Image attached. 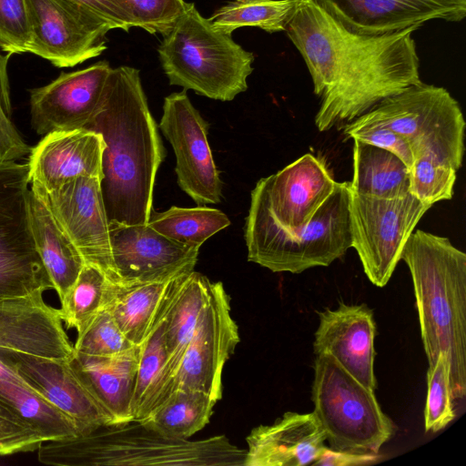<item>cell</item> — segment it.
Here are the masks:
<instances>
[{
  "mask_svg": "<svg viewBox=\"0 0 466 466\" xmlns=\"http://www.w3.org/2000/svg\"><path fill=\"white\" fill-rule=\"evenodd\" d=\"M447 356L441 353L427 372V396L424 409L426 431L437 432L455 418Z\"/></svg>",
  "mask_w": 466,
  "mask_h": 466,
  "instance_id": "d590c367",
  "label": "cell"
},
{
  "mask_svg": "<svg viewBox=\"0 0 466 466\" xmlns=\"http://www.w3.org/2000/svg\"><path fill=\"white\" fill-rule=\"evenodd\" d=\"M147 225L169 239L200 248L207 239L228 227L230 220L217 208L172 206L164 212L152 209Z\"/></svg>",
  "mask_w": 466,
  "mask_h": 466,
  "instance_id": "1f68e13d",
  "label": "cell"
},
{
  "mask_svg": "<svg viewBox=\"0 0 466 466\" xmlns=\"http://www.w3.org/2000/svg\"><path fill=\"white\" fill-rule=\"evenodd\" d=\"M230 311L229 297L223 284L211 282L176 374L174 390H199L217 401L222 398L223 369L239 342L238 328Z\"/></svg>",
  "mask_w": 466,
  "mask_h": 466,
  "instance_id": "5bb4252c",
  "label": "cell"
},
{
  "mask_svg": "<svg viewBox=\"0 0 466 466\" xmlns=\"http://www.w3.org/2000/svg\"><path fill=\"white\" fill-rule=\"evenodd\" d=\"M174 391V377L160 323L140 345L138 367L132 400V420H143L155 411Z\"/></svg>",
  "mask_w": 466,
  "mask_h": 466,
  "instance_id": "83f0119b",
  "label": "cell"
},
{
  "mask_svg": "<svg viewBox=\"0 0 466 466\" xmlns=\"http://www.w3.org/2000/svg\"><path fill=\"white\" fill-rule=\"evenodd\" d=\"M217 402L202 391L177 389L140 421L167 437L187 440L208 423Z\"/></svg>",
  "mask_w": 466,
  "mask_h": 466,
  "instance_id": "4dcf8cb0",
  "label": "cell"
},
{
  "mask_svg": "<svg viewBox=\"0 0 466 466\" xmlns=\"http://www.w3.org/2000/svg\"><path fill=\"white\" fill-rule=\"evenodd\" d=\"M401 259L410 272L429 367L445 354L453 400H461L466 394V254L448 238L417 229Z\"/></svg>",
  "mask_w": 466,
  "mask_h": 466,
  "instance_id": "3957f363",
  "label": "cell"
},
{
  "mask_svg": "<svg viewBox=\"0 0 466 466\" xmlns=\"http://www.w3.org/2000/svg\"><path fill=\"white\" fill-rule=\"evenodd\" d=\"M128 15L132 26L167 35L183 13L184 0H114Z\"/></svg>",
  "mask_w": 466,
  "mask_h": 466,
  "instance_id": "74e56055",
  "label": "cell"
},
{
  "mask_svg": "<svg viewBox=\"0 0 466 466\" xmlns=\"http://www.w3.org/2000/svg\"><path fill=\"white\" fill-rule=\"evenodd\" d=\"M29 25L25 0H0V47L11 55L28 53Z\"/></svg>",
  "mask_w": 466,
  "mask_h": 466,
  "instance_id": "60d3db41",
  "label": "cell"
},
{
  "mask_svg": "<svg viewBox=\"0 0 466 466\" xmlns=\"http://www.w3.org/2000/svg\"><path fill=\"white\" fill-rule=\"evenodd\" d=\"M246 441L244 466H304L319 456L326 435L313 411H288L270 425L254 428Z\"/></svg>",
  "mask_w": 466,
  "mask_h": 466,
  "instance_id": "603a6c76",
  "label": "cell"
},
{
  "mask_svg": "<svg viewBox=\"0 0 466 466\" xmlns=\"http://www.w3.org/2000/svg\"><path fill=\"white\" fill-rule=\"evenodd\" d=\"M170 282L115 285L106 309L133 345L140 346L153 329Z\"/></svg>",
  "mask_w": 466,
  "mask_h": 466,
  "instance_id": "f546056e",
  "label": "cell"
},
{
  "mask_svg": "<svg viewBox=\"0 0 466 466\" xmlns=\"http://www.w3.org/2000/svg\"><path fill=\"white\" fill-rule=\"evenodd\" d=\"M347 137L386 149L396 155L410 168L413 155L407 140L385 124L360 116L343 126Z\"/></svg>",
  "mask_w": 466,
  "mask_h": 466,
  "instance_id": "f35d334b",
  "label": "cell"
},
{
  "mask_svg": "<svg viewBox=\"0 0 466 466\" xmlns=\"http://www.w3.org/2000/svg\"><path fill=\"white\" fill-rule=\"evenodd\" d=\"M314 353L329 354L353 378L370 390L377 389L374 373L376 324L366 304L349 305L318 311Z\"/></svg>",
  "mask_w": 466,
  "mask_h": 466,
  "instance_id": "ffe728a7",
  "label": "cell"
},
{
  "mask_svg": "<svg viewBox=\"0 0 466 466\" xmlns=\"http://www.w3.org/2000/svg\"><path fill=\"white\" fill-rule=\"evenodd\" d=\"M37 451L40 462L56 466H240L246 453L224 435L198 441L169 438L135 420L46 441Z\"/></svg>",
  "mask_w": 466,
  "mask_h": 466,
  "instance_id": "277c9868",
  "label": "cell"
},
{
  "mask_svg": "<svg viewBox=\"0 0 466 466\" xmlns=\"http://www.w3.org/2000/svg\"><path fill=\"white\" fill-rule=\"evenodd\" d=\"M112 67L107 61L70 73L30 90L31 126L45 136L85 128L100 106Z\"/></svg>",
  "mask_w": 466,
  "mask_h": 466,
  "instance_id": "ac0fdd59",
  "label": "cell"
},
{
  "mask_svg": "<svg viewBox=\"0 0 466 466\" xmlns=\"http://www.w3.org/2000/svg\"><path fill=\"white\" fill-rule=\"evenodd\" d=\"M420 26L376 35L345 28L314 0H300L286 29L320 98L314 122L328 131L380 101L421 82L412 33Z\"/></svg>",
  "mask_w": 466,
  "mask_h": 466,
  "instance_id": "6da1fadb",
  "label": "cell"
},
{
  "mask_svg": "<svg viewBox=\"0 0 466 466\" xmlns=\"http://www.w3.org/2000/svg\"><path fill=\"white\" fill-rule=\"evenodd\" d=\"M336 184L326 162L307 153L257 182L250 194L245 226L299 231L331 195Z\"/></svg>",
  "mask_w": 466,
  "mask_h": 466,
  "instance_id": "8fae6325",
  "label": "cell"
},
{
  "mask_svg": "<svg viewBox=\"0 0 466 466\" xmlns=\"http://www.w3.org/2000/svg\"><path fill=\"white\" fill-rule=\"evenodd\" d=\"M157 52L170 85L215 100L231 101L245 92L253 71L254 55L216 29L194 3H186Z\"/></svg>",
  "mask_w": 466,
  "mask_h": 466,
  "instance_id": "5b68a950",
  "label": "cell"
},
{
  "mask_svg": "<svg viewBox=\"0 0 466 466\" xmlns=\"http://www.w3.org/2000/svg\"><path fill=\"white\" fill-rule=\"evenodd\" d=\"M456 174L453 167L438 158L429 156L418 157L410 168L409 193L431 206L450 200L454 194Z\"/></svg>",
  "mask_w": 466,
  "mask_h": 466,
  "instance_id": "e575fe53",
  "label": "cell"
},
{
  "mask_svg": "<svg viewBox=\"0 0 466 466\" xmlns=\"http://www.w3.org/2000/svg\"><path fill=\"white\" fill-rule=\"evenodd\" d=\"M28 217L36 250L62 302L75 284L85 261L46 204L31 188Z\"/></svg>",
  "mask_w": 466,
  "mask_h": 466,
  "instance_id": "484cf974",
  "label": "cell"
},
{
  "mask_svg": "<svg viewBox=\"0 0 466 466\" xmlns=\"http://www.w3.org/2000/svg\"><path fill=\"white\" fill-rule=\"evenodd\" d=\"M106 20L114 29L128 31L132 27L128 15L114 0H69Z\"/></svg>",
  "mask_w": 466,
  "mask_h": 466,
  "instance_id": "7bdbcfd3",
  "label": "cell"
},
{
  "mask_svg": "<svg viewBox=\"0 0 466 466\" xmlns=\"http://www.w3.org/2000/svg\"><path fill=\"white\" fill-rule=\"evenodd\" d=\"M31 189L46 204L85 264L98 268L107 278L111 266L109 221L100 179L80 177L51 191L31 183Z\"/></svg>",
  "mask_w": 466,
  "mask_h": 466,
  "instance_id": "2e32d148",
  "label": "cell"
},
{
  "mask_svg": "<svg viewBox=\"0 0 466 466\" xmlns=\"http://www.w3.org/2000/svg\"><path fill=\"white\" fill-rule=\"evenodd\" d=\"M11 56L0 47V162L17 161L29 155L32 148L10 119L12 106L7 64Z\"/></svg>",
  "mask_w": 466,
  "mask_h": 466,
  "instance_id": "ab89813d",
  "label": "cell"
},
{
  "mask_svg": "<svg viewBox=\"0 0 466 466\" xmlns=\"http://www.w3.org/2000/svg\"><path fill=\"white\" fill-rule=\"evenodd\" d=\"M102 136L86 128L54 131L31 148L30 183L51 191L80 177L102 178Z\"/></svg>",
  "mask_w": 466,
  "mask_h": 466,
  "instance_id": "7402d4cb",
  "label": "cell"
},
{
  "mask_svg": "<svg viewBox=\"0 0 466 466\" xmlns=\"http://www.w3.org/2000/svg\"><path fill=\"white\" fill-rule=\"evenodd\" d=\"M0 400L32 426L45 441L78 435L75 423L66 415L33 390L1 361Z\"/></svg>",
  "mask_w": 466,
  "mask_h": 466,
  "instance_id": "f1b7e54d",
  "label": "cell"
},
{
  "mask_svg": "<svg viewBox=\"0 0 466 466\" xmlns=\"http://www.w3.org/2000/svg\"><path fill=\"white\" fill-rule=\"evenodd\" d=\"M311 399L329 447L339 451L378 454L394 433L373 390L367 389L329 354H317Z\"/></svg>",
  "mask_w": 466,
  "mask_h": 466,
  "instance_id": "8992f818",
  "label": "cell"
},
{
  "mask_svg": "<svg viewBox=\"0 0 466 466\" xmlns=\"http://www.w3.org/2000/svg\"><path fill=\"white\" fill-rule=\"evenodd\" d=\"M28 53L57 67H71L100 56L114 29L104 18L69 0H25Z\"/></svg>",
  "mask_w": 466,
  "mask_h": 466,
  "instance_id": "7c38bea8",
  "label": "cell"
},
{
  "mask_svg": "<svg viewBox=\"0 0 466 466\" xmlns=\"http://www.w3.org/2000/svg\"><path fill=\"white\" fill-rule=\"evenodd\" d=\"M140 346L109 357L74 351L68 363L84 385L111 415L114 423L132 420V400Z\"/></svg>",
  "mask_w": 466,
  "mask_h": 466,
  "instance_id": "cb8c5ba5",
  "label": "cell"
},
{
  "mask_svg": "<svg viewBox=\"0 0 466 466\" xmlns=\"http://www.w3.org/2000/svg\"><path fill=\"white\" fill-rule=\"evenodd\" d=\"M85 128L105 142L100 187L109 223L147 224L156 176L167 153L138 69H111L100 106Z\"/></svg>",
  "mask_w": 466,
  "mask_h": 466,
  "instance_id": "7a4b0ae2",
  "label": "cell"
},
{
  "mask_svg": "<svg viewBox=\"0 0 466 466\" xmlns=\"http://www.w3.org/2000/svg\"><path fill=\"white\" fill-rule=\"evenodd\" d=\"M362 116L404 137L414 160L429 156L457 171L461 168L466 123L458 101L444 87L420 82L385 98Z\"/></svg>",
  "mask_w": 466,
  "mask_h": 466,
  "instance_id": "ba28073f",
  "label": "cell"
},
{
  "mask_svg": "<svg viewBox=\"0 0 466 466\" xmlns=\"http://www.w3.org/2000/svg\"><path fill=\"white\" fill-rule=\"evenodd\" d=\"M345 28L376 35L441 19L461 22L466 0H314Z\"/></svg>",
  "mask_w": 466,
  "mask_h": 466,
  "instance_id": "d6986e66",
  "label": "cell"
},
{
  "mask_svg": "<svg viewBox=\"0 0 466 466\" xmlns=\"http://www.w3.org/2000/svg\"><path fill=\"white\" fill-rule=\"evenodd\" d=\"M351 192L381 198L409 194L410 168L393 153L353 139Z\"/></svg>",
  "mask_w": 466,
  "mask_h": 466,
  "instance_id": "4316f807",
  "label": "cell"
},
{
  "mask_svg": "<svg viewBox=\"0 0 466 466\" xmlns=\"http://www.w3.org/2000/svg\"><path fill=\"white\" fill-rule=\"evenodd\" d=\"M0 361L33 390L66 415L78 435L114 423L111 415L79 380L67 360L0 349Z\"/></svg>",
  "mask_w": 466,
  "mask_h": 466,
  "instance_id": "e0dca14e",
  "label": "cell"
},
{
  "mask_svg": "<svg viewBox=\"0 0 466 466\" xmlns=\"http://www.w3.org/2000/svg\"><path fill=\"white\" fill-rule=\"evenodd\" d=\"M134 346L122 333L110 311L106 308L80 335H77L74 350L87 356L109 357L122 353Z\"/></svg>",
  "mask_w": 466,
  "mask_h": 466,
  "instance_id": "8d00e7d4",
  "label": "cell"
},
{
  "mask_svg": "<svg viewBox=\"0 0 466 466\" xmlns=\"http://www.w3.org/2000/svg\"><path fill=\"white\" fill-rule=\"evenodd\" d=\"M211 281L197 271L171 280L157 321L160 323L169 370L177 372L207 301Z\"/></svg>",
  "mask_w": 466,
  "mask_h": 466,
  "instance_id": "d4e9b609",
  "label": "cell"
},
{
  "mask_svg": "<svg viewBox=\"0 0 466 466\" xmlns=\"http://www.w3.org/2000/svg\"><path fill=\"white\" fill-rule=\"evenodd\" d=\"M411 194L393 198L360 195L350 190L351 248L363 271L376 287L390 279L405 244L418 222L431 208Z\"/></svg>",
  "mask_w": 466,
  "mask_h": 466,
  "instance_id": "9c48e42d",
  "label": "cell"
},
{
  "mask_svg": "<svg viewBox=\"0 0 466 466\" xmlns=\"http://www.w3.org/2000/svg\"><path fill=\"white\" fill-rule=\"evenodd\" d=\"M300 0H231L209 18L218 30L232 34L243 26L268 33L285 31Z\"/></svg>",
  "mask_w": 466,
  "mask_h": 466,
  "instance_id": "d6a6232c",
  "label": "cell"
},
{
  "mask_svg": "<svg viewBox=\"0 0 466 466\" xmlns=\"http://www.w3.org/2000/svg\"><path fill=\"white\" fill-rule=\"evenodd\" d=\"M43 291L0 299V349L67 360L74 345L62 325L59 309L48 305Z\"/></svg>",
  "mask_w": 466,
  "mask_h": 466,
  "instance_id": "44dd1931",
  "label": "cell"
},
{
  "mask_svg": "<svg viewBox=\"0 0 466 466\" xmlns=\"http://www.w3.org/2000/svg\"><path fill=\"white\" fill-rule=\"evenodd\" d=\"M378 454H359L339 451L325 446L312 465L319 466H353L370 464L378 461Z\"/></svg>",
  "mask_w": 466,
  "mask_h": 466,
  "instance_id": "ee69618b",
  "label": "cell"
},
{
  "mask_svg": "<svg viewBox=\"0 0 466 466\" xmlns=\"http://www.w3.org/2000/svg\"><path fill=\"white\" fill-rule=\"evenodd\" d=\"M158 127L173 147L179 187L198 206L220 203L223 182L208 144V124L185 89L165 97Z\"/></svg>",
  "mask_w": 466,
  "mask_h": 466,
  "instance_id": "4fadbf2b",
  "label": "cell"
},
{
  "mask_svg": "<svg viewBox=\"0 0 466 466\" xmlns=\"http://www.w3.org/2000/svg\"><path fill=\"white\" fill-rule=\"evenodd\" d=\"M111 266L116 286L172 280L194 270L199 248L167 238L147 224L109 223Z\"/></svg>",
  "mask_w": 466,
  "mask_h": 466,
  "instance_id": "9a60e30c",
  "label": "cell"
},
{
  "mask_svg": "<svg viewBox=\"0 0 466 466\" xmlns=\"http://www.w3.org/2000/svg\"><path fill=\"white\" fill-rule=\"evenodd\" d=\"M349 182H337L331 195L301 230L245 227L248 261L272 272L299 274L328 267L351 248Z\"/></svg>",
  "mask_w": 466,
  "mask_h": 466,
  "instance_id": "52a82bcc",
  "label": "cell"
},
{
  "mask_svg": "<svg viewBox=\"0 0 466 466\" xmlns=\"http://www.w3.org/2000/svg\"><path fill=\"white\" fill-rule=\"evenodd\" d=\"M43 441L32 426L0 400V456L35 451Z\"/></svg>",
  "mask_w": 466,
  "mask_h": 466,
  "instance_id": "b9f144b4",
  "label": "cell"
},
{
  "mask_svg": "<svg viewBox=\"0 0 466 466\" xmlns=\"http://www.w3.org/2000/svg\"><path fill=\"white\" fill-rule=\"evenodd\" d=\"M27 163L0 162V299L54 289L28 217Z\"/></svg>",
  "mask_w": 466,
  "mask_h": 466,
  "instance_id": "30bf717a",
  "label": "cell"
},
{
  "mask_svg": "<svg viewBox=\"0 0 466 466\" xmlns=\"http://www.w3.org/2000/svg\"><path fill=\"white\" fill-rule=\"evenodd\" d=\"M113 284L98 268L85 264L59 309L60 318L80 335L106 308L113 296Z\"/></svg>",
  "mask_w": 466,
  "mask_h": 466,
  "instance_id": "836d02e7",
  "label": "cell"
}]
</instances>
